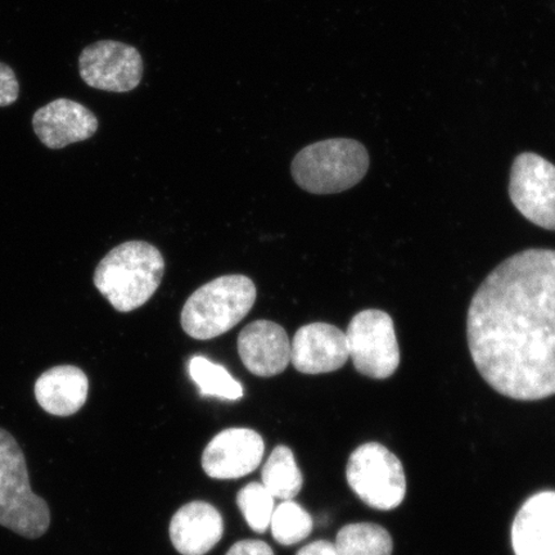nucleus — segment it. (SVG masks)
<instances>
[{
	"label": "nucleus",
	"mask_w": 555,
	"mask_h": 555,
	"mask_svg": "<svg viewBox=\"0 0 555 555\" xmlns=\"http://www.w3.org/2000/svg\"><path fill=\"white\" fill-rule=\"evenodd\" d=\"M237 346L243 365L258 377H275L291 363L287 332L272 321L249 323L241 331Z\"/></svg>",
	"instance_id": "13"
},
{
	"label": "nucleus",
	"mask_w": 555,
	"mask_h": 555,
	"mask_svg": "<svg viewBox=\"0 0 555 555\" xmlns=\"http://www.w3.org/2000/svg\"><path fill=\"white\" fill-rule=\"evenodd\" d=\"M516 555H555V492L533 495L520 508L512 526Z\"/></svg>",
	"instance_id": "14"
},
{
	"label": "nucleus",
	"mask_w": 555,
	"mask_h": 555,
	"mask_svg": "<svg viewBox=\"0 0 555 555\" xmlns=\"http://www.w3.org/2000/svg\"><path fill=\"white\" fill-rule=\"evenodd\" d=\"M364 144L349 138H333L309 144L295 156L291 172L301 190L335 194L353 189L370 170Z\"/></svg>",
	"instance_id": "4"
},
{
	"label": "nucleus",
	"mask_w": 555,
	"mask_h": 555,
	"mask_svg": "<svg viewBox=\"0 0 555 555\" xmlns=\"http://www.w3.org/2000/svg\"><path fill=\"white\" fill-rule=\"evenodd\" d=\"M336 546L343 555H391L392 539L384 527L352 524L339 530Z\"/></svg>",
	"instance_id": "18"
},
{
	"label": "nucleus",
	"mask_w": 555,
	"mask_h": 555,
	"mask_svg": "<svg viewBox=\"0 0 555 555\" xmlns=\"http://www.w3.org/2000/svg\"><path fill=\"white\" fill-rule=\"evenodd\" d=\"M509 197L532 224L555 232V165L533 152L518 155L512 165Z\"/></svg>",
	"instance_id": "8"
},
{
	"label": "nucleus",
	"mask_w": 555,
	"mask_h": 555,
	"mask_svg": "<svg viewBox=\"0 0 555 555\" xmlns=\"http://www.w3.org/2000/svg\"><path fill=\"white\" fill-rule=\"evenodd\" d=\"M89 391L87 374L78 366L60 365L48 370L34 387L35 399L47 413L69 416L86 405Z\"/></svg>",
	"instance_id": "16"
},
{
	"label": "nucleus",
	"mask_w": 555,
	"mask_h": 555,
	"mask_svg": "<svg viewBox=\"0 0 555 555\" xmlns=\"http://www.w3.org/2000/svg\"><path fill=\"white\" fill-rule=\"evenodd\" d=\"M297 555H343L337 550L336 544L330 543V541L319 540L314 541L307 546H304Z\"/></svg>",
	"instance_id": "24"
},
{
	"label": "nucleus",
	"mask_w": 555,
	"mask_h": 555,
	"mask_svg": "<svg viewBox=\"0 0 555 555\" xmlns=\"http://www.w3.org/2000/svg\"><path fill=\"white\" fill-rule=\"evenodd\" d=\"M467 339L478 373L503 397H554L555 249H525L485 278L469 305Z\"/></svg>",
	"instance_id": "1"
},
{
	"label": "nucleus",
	"mask_w": 555,
	"mask_h": 555,
	"mask_svg": "<svg viewBox=\"0 0 555 555\" xmlns=\"http://www.w3.org/2000/svg\"><path fill=\"white\" fill-rule=\"evenodd\" d=\"M99 127V119L92 111L67 99L52 101L33 116L35 134L51 150L85 142L96 133Z\"/></svg>",
	"instance_id": "12"
},
{
	"label": "nucleus",
	"mask_w": 555,
	"mask_h": 555,
	"mask_svg": "<svg viewBox=\"0 0 555 555\" xmlns=\"http://www.w3.org/2000/svg\"><path fill=\"white\" fill-rule=\"evenodd\" d=\"M345 333L352 364L362 376L386 379L398 371L400 347L392 318L386 311L358 312Z\"/></svg>",
	"instance_id": "7"
},
{
	"label": "nucleus",
	"mask_w": 555,
	"mask_h": 555,
	"mask_svg": "<svg viewBox=\"0 0 555 555\" xmlns=\"http://www.w3.org/2000/svg\"><path fill=\"white\" fill-rule=\"evenodd\" d=\"M266 443L248 428H229L208 442L203 455V468L217 480H235L260 466Z\"/></svg>",
	"instance_id": "10"
},
{
	"label": "nucleus",
	"mask_w": 555,
	"mask_h": 555,
	"mask_svg": "<svg viewBox=\"0 0 555 555\" xmlns=\"http://www.w3.org/2000/svg\"><path fill=\"white\" fill-rule=\"evenodd\" d=\"M79 68L87 86L111 93L131 92L141 85L144 73L137 48L116 40H100L85 48Z\"/></svg>",
	"instance_id": "9"
},
{
	"label": "nucleus",
	"mask_w": 555,
	"mask_h": 555,
	"mask_svg": "<svg viewBox=\"0 0 555 555\" xmlns=\"http://www.w3.org/2000/svg\"><path fill=\"white\" fill-rule=\"evenodd\" d=\"M51 511L31 490L24 451L0 428V526L26 539H39L50 529Z\"/></svg>",
	"instance_id": "5"
},
{
	"label": "nucleus",
	"mask_w": 555,
	"mask_h": 555,
	"mask_svg": "<svg viewBox=\"0 0 555 555\" xmlns=\"http://www.w3.org/2000/svg\"><path fill=\"white\" fill-rule=\"evenodd\" d=\"M349 358L346 333L328 323L304 325L291 343V363L310 376L341 370Z\"/></svg>",
	"instance_id": "11"
},
{
	"label": "nucleus",
	"mask_w": 555,
	"mask_h": 555,
	"mask_svg": "<svg viewBox=\"0 0 555 555\" xmlns=\"http://www.w3.org/2000/svg\"><path fill=\"white\" fill-rule=\"evenodd\" d=\"M347 482L371 508L392 511L404 502L406 477L401 462L377 442L359 447L347 464Z\"/></svg>",
	"instance_id": "6"
},
{
	"label": "nucleus",
	"mask_w": 555,
	"mask_h": 555,
	"mask_svg": "<svg viewBox=\"0 0 555 555\" xmlns=\"http://www.w3.org/2000/svg\"><path fill=\"white\" fill-rule=\"evenodd\" d=\"M262 485L274 498L293 501L302 489V475L293 450L276 447L261 472Z\"/></svg>",
	"instance_id": "17"
},
{
	"label": "nucleus",
	"mask_w": 555,
	"mask_h": 555,
	"mask_svg": "<svg viewBox=\"0 0 555 555\" xmlns=\"http://www.w3.org/2000/svg\"><path fill=\"white\" fill-rule=\"evenodd\" d=\"M270 527L276 543L286 546L295 545L310 535L312 518L300 504L284 501L274 509Z\"/></svg>",
	"instance_id": "20"
},
{
	"label": "nucleus",
	"mask_w": 555,
	"mask_h": 555,
	"mask_svg": "<svg viewBox=\"0 0 555 555\" xmlns=\"http://www.w3.org/2000/svg\"><path fill=\"white\" fill-rule=\"evenodd\" d=\"M237 504L246 522L255 532L263 533L269 529L274 513V496L266 486L258 482L248 483L238 492Z\"/></svg>",
	"instance_id": "21"
},
{
	"label": "nucleus",
	"mask_w": 555,
	"mask_h": 555,
	"mask_svg": "<svg viewBox=\"0 0 555 555\" xmlns=\"http://www.w3.org/2000/svg\"><path fill=\"white\" fill-rule=\"evenodd\" d=\"M258 289L251 278L233 274L204 284L184 304L180 323L190 337L206 339L223 336L254 308Z\"/></svg>",
	"instance_id": "3"
},
{
	"label": "nucleus",
	"mask_w": 555,
	"mask_h": 555,
	"mask_svg": "<svg viewBox=\"0 0 555 555\" xmlns=\"http://www.w3.org/2000/svg\"><path fill=\"white\" fill-rule=\"evenodd\" d=\"M223 533V517L215 506L205 502L185 504L170 522L171 543L183 555L207 554Z\"/></svg>",
	"instance_id": "15"
},
{
	"label": "nucleus",
	"mask_w": 555,
	"mask_h": 555,
	"mask_svg": "<svg viewBox=\"0 0 555 555\" xmlns=\"http://www.w3.org/2000/svg\"><path fill=\"white\" fill-rule=\"evenodd\" d=\"M227 555H274L272 547L260 540H243L234 544Z\"/></svg>",
	"instance_id": "23"
},
{
	"label": "nucleus",
	"mask_w": 555,
	"mask_h": 555,
	"mask_svg": "<svg viewBox=\"0 0 555 555\" xmlns=\"http://www.w3.org/2000/svg\"><path fill=\"white\" fill-rule=\"evenodd\" d=\"M190 376L199 388L201 397L240 400L243 387L231 376L227 367L215 364L204 357H193L189 364Z\"/></svg>",
	"instance_id": "19"
},
{
	"label": "nucleus",
	"mask_w": 555,
	"mask_h": 555,
	"mask_svg": "<svg viewBox=\"0 0 555 555\" xmlns=\"http://www.w3.org/2000/svg\"><path fill=\"white\" fill-rule=\"evenodd\" d=\"M20 85L15 72L0 62V107H9L18 100Z\"/></svg>",
	"instance_id": "22"
},
{
	"label": "nucleus",
	"mask_w": 555,
	"mask_h": 555,
	"mask_svg": "<svg viewBox=\"0 0 555 555\" xmlns=\"http://www.w3.org/2000/svg\"><path fill=\"white\" fill-rule=\"evenodd\" d=\"M164 274L165 260L159 249L149 242L130 241L104 256L93 281L115 310L130 312L151 300Z\"/></svg>",
	"instance_id": "2"
}]
</instances>
